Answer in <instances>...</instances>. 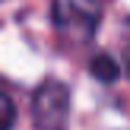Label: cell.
<instances>
[{
	"instance_id": "obj_1",
	"label": "cell",
	"mask_w": 130,
	"mask_h": 130,
	"mask_svg": "<svg viewBox=\"0 0 130 130\" xmlns=\"http://www.w3.org/2000/svg\"><path fill=\"white\" fill-rule=\"evenodd\" d=\"M51 19H54V29L60 32V38L73 44H86L99 32L102 6L95 0H54Z\"/></svg>"
},
{
	"instance_id": "obj_2",
	"label": "cell",
	"mask_w": 130,
	"mask_h": 130,
	"mask_svg": "<svg viewBox=\"0 0 130 130\" xmlns=\"http://www.w3.org/2000/svg\"><path fill=\"white\" fill-rule=\"evenodd\" d=\"M70 89L60 79H44L32 95V121L38 130H67Z\"/></svg>"
},
{
	"instance_id": "obj_3",
	"label": "cell",
	"mask_w": 130,
	"mask_h": 130,
	"mask_svg": "<svg viewBox=\"0 0 130 130\" xmlns=\"http://www.w3.org/2000/svg\"><path fill=\"white\" fill-rule=\"evenodd\" d=\"M118 73H121V67L114 63V57H111V54H95V57H92V76H99V79L111 83Z\"/></svg>"
},
{
	"instance_id": "obj_4",
	"label": "cell",
	"mask_w": 130,
	"mask_h": 130,
	"mask_svg": "<svg viewBox=\"0 0 130 130\" xmlns=\"http://www.w3.org/2000/svg\"><path fill=\"white\" fill-rule=\"evenodd\" d=\"M13 127H16V105L0 89V130H13Z\"/></svg>"
},
{
	"instance_id": "obj_5",
	"label": "cell",
	"mask_w": 130,
	"mask_h": 130,
	"mask_svg": "<svg viewBox=\"0 0 130 130\" xmlns=\"http://www.w3.org/2000/svg\"><path fill=\"white\" fill-rule=\"evenodd\" d=\"M121 63L130 73V19H124V25H121Z\"/></svg>"
}]
</instances>
